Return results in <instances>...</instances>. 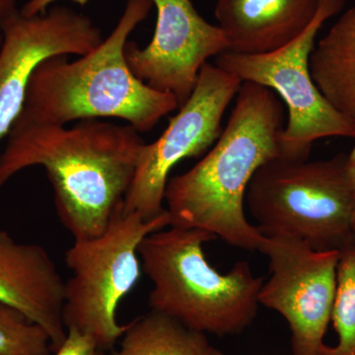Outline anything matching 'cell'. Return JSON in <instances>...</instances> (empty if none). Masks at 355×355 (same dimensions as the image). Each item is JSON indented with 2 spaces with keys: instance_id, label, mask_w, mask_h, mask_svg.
Listing matches in <instances>:
<instances>
[{
  "instance_id": "cell-3",
  "label": "cell",
  "mask_w": 355,
  "mask_h": 355,
  "mask_svg": "<svg viewBox=\"0 0 355 355\" xmlns=\"http://www.w3.org/2000/svg\"><path fill=\"white\" fill-rule=\"evenodd\" d=\"M153 6V0H127L118 24L94 50L73 62L65 55L43 60L33 72L19 116L62 125L120 119L139 133L153 130L179 105L170 93L139 80L125 57L128 37Z\"/></svg>"
},
{
  "instance_id": "cell-18",
  "label": "cell",
  "mask_w": 355,
  "mask_h": 355,
  "mask_svg": "<svg viewBox=\"0 0 355 355\" xmlns=\"http://www.w3.org/2000/svg\"><path fill=\"white\" fill-rule=\"evenodd\" d=\"M104 352L90 336L69 329L64 343L53 355H104Z\"/></svg>"
},
{
  "instance_id": "cell-7",
  "label": "cell",
  "mask_w": 355,
  "mask_h": 355,
  "mask_svg": "<svg viewBox=\"0 0 355 355\" xmlns=\"http://www.w3.org/2000/svg\"><path fill=\"white\" fill-rule=\"evenodd\" d=\"M345 0H319L314 19L291 43L260 55L226 51L216 65L237 77L270 88L286 105L287 121L280 139L282 157L308 160L311 148L324 137L354 139L355 125L334 108L314 83L310 57L318 33L342 10Z\"/></svg>"
},
{
  "instance_id": "cell-19",
  "label": "cell",
  "mask_w": 355,
  "mask_h": 355,
  "mask_svg": "<svg viewBox=\"0 0 355 355\" xmlns=\"http://www.w3.org/2000/svg\"><path fill=\"white\" fill-rule=\"evenodd\" d=\"M58 1L60 0H28L20 9V12L27 16L38 15V14L46 12L53 3ZM69 1L76 2L83 6L90 0H69Z\"/></svg>"
},
{
  "instance_id": "cell-12",
  "label": "cell",
  "mask_w": 355,
  "mask_h": 355,
  "mask_svg": "<svg viewBox=\"0 0 355 355\" xmlns=\"http://www.w3.org/2000/svg\"><path fill=\"white\" fill-rule=\"evenodd\" d=\"M65 282L44 247L20 243L0 229V302L39 324L57 350L67 338Z\"/></svg>"
},
{
  "instance_id": "cell-2",
  "label": "cell",
  "mask_w": 355,
  "mask_h": 355,
  "mask_svg": "<svg viewBox=\"0 0 355 355\" xmlns=\"http://www.w3.org/2000/svg\"><path fill=\"white\" fill-rule=\"evenodd\" d=\"M284 103L270 88L242 83L234 108L209 153L168 181L170 226L207 231L233 247L259 250L265 235L245 216L254 173L282 157Z\"/></svg>"
},
{
  "instance_id": "cell-6",
  "label": "cell",
  "mask_w": 355,
  "mask_h": 355,
  "mask_svg": "<svg viewBox=\"0 0 355 355\" xmlns=\"http://www.w3.org/2000/svg\"><path fill=\"white\" fill-rule=\"evenodd\" d=\"M170 221L167 209L146 220L121 205L101 235L74 240L65 254L72 273L64 288L67 330L90 336L105 352L113 349L128 329V324L116 322V309L141 275L140 243L170 226Z\"/></svg>"
},
{
  "instance_id": "cell-4",
  "label": "cell",
  "mask_w": 355,
  "mask_h": 355,
  "mask_svg": "<svg viewBox=\"0 0 355 355\" xmlns=\"http://www.w3.org/2000/svg\"><path fill=\"white\" fill-rule=\"evenodd\" d=\"M217 238L197 228L168 226L147 235L139 247L141 268L153 284L151 310L203 334L243 333L258 314L259 293L265 284L246 261L228 272L214 268L203 251Z\"/></svg>"
},
{
  "instance_id": "cell-8",
  "label": "cell",
  "mask_w": 355,
  "mask_h": 355,
  "mask_svg": "<svg viewBox=\"0 0 355 355\" xmlns=\"http://www.w3.org/2000/svg\"><path fill=\"white\" fill-rule=\"evenodd\" d=\"M241 81L216 64H205L189 99L155 141L144 144L123 209L146 220L160 216L168 176L186 158L198 157L216 144L221 121Z\"/></svg>"
},
{
  "instance_id": "cell-21",
  "label": "cell",
  "mask_w": 355,
  "mask_h": 355,
  "mask_svg": "<svg viewBox=\"0 0 355 355\" xmlns=\"http://www.w3.org/2000/svg\"><path fill=\"white\" fill-rule=\"evenodd\" d=\"M347 168L350 182H352V187H354L355 191V146L352 149V153H349V155L347 156Z\"/></svg>"
},
{
  "instance_id": "cell-9",
  "label": "cell",
  "mask_w": 355,
  "mask_h": 355,
  "mask_svg": "<svg viewBox=\"0 0 355 355\" xmlns=\"http://www.w3.org/2000/svg\"><path fill=\"white\" fill-rule=\"evenodd\" d=\"M258 251L270 261L272 275L259 303L288 324L293 355H320L335 300L340 251H316L284 236H265Z\"/></svg>"
},
{
  "instance_id": "cell-13",
  "label": "cell",
  "mask_w": 355,
  "mask_h": 355,
  "mask_svg": "<svg viewBox=\"0 0 355 355\" xmlns=\"http://www.w3.org/2000/svg\"><path fill=\"white\" fill-rule=\"evenodd\" d=\"M318 6L319 0H217L216 17L228 51L260 55L297 38Z\"/></svg>"
},
{
  "instance_id": "cell-17",
  "label": "cell",
  "mask_w": 355,
  "mask_h": 355,
  "mask_svg": "<svg viewBox=\"0 0 355 355\" xmlns=\"http://www.w3.org/2000/svg\"><path fill=\"white\" fill-rule=\"evenodd\" d=\"M50 336L12 306L0 302V355H50Z\"/></svg>"
},
{
  "instance_id": "cell-22",
  "label": "cell",
  "mask_w": 355,
  "mask_h": 355,
  "mask_svg": "<svg viewBox=\"0 0 355 355\" xmlns=\"http://www.w3.org/2000/svg\"><path fill=\"white\" fill-rule=\"evenodd\" d=\"M1 44H2V33H1V30H0V46H1Z\"/></svg>"
},
{
  "instance_id": "cell-11",
  "label": "cell",
  "mask_w": 355,
  "mask_h": 355,
  "mask_svg": "<svg viewBox=\"0 0 355 355\" xmlns=\"http://www.w3.org/2000/svg\"><path fill=\"white\" fill-rule=\"evenodd\" d=\"M157 10L150 43L125 44L128 67L139 80L176 98L180 107L196 87L207 60L228 51L218 25L203 19L191 0H153Z\"/></svg>"
},
{
  "instance_id": "cell-10",
  "label": "cell",
  "mask_w": 355,
  "mask_h": 355,
  "mask_svg": "<svg viewBox=\"0 0 355 355\" xmlns=\"http://www.w3.org/2000/svg\"><path fill=\"white\" fill-rule=\"evenodd\" d=\"M0 144L24 108L34 70L58 55L90 53L102 43L101 29L86 16L65 6L27 16L16 12L0 22Z\"/></svg>"
},
{
  "instance_id": "cell-16",
  "label": "cell",
  "mask_w": 355,
  "mask_h": 355,
  "mask_svg": "<svg viewBox=\"0 0 355 355\" xmlns=\"http://www.w3.org/2000/svg\"><path fill=\"white\" fill-rule=\"evenodd\" d=\"M331 320L338 343L324 345L320 355H355V244L340 252Z\"/></svg>"
},
{
  "instance_id": "cell-20",
  "label": "cell",
  "mask_w": 355,
  "mask_h": 355,
  "mask_svg": "<svg viewBox=\"0 0 355 355\" xmlns=\"http://www.w3.org/2000/svg\"><path fill=\"white\" fill-rule=\"evenodd\" d=\"M17 10L16 0H0V22Z\"/></svg>"
},
{
  "instance_id": "cell-5",
  "label": "cell",
  "mask_w": 355,
  "mask_h": 355,
  "mask_svg": "<svg viewBox=\"0 0 355 355\" xmlns=\"http://www.w3.org/2000/svg\"><path fill=\"white\" fill-rule=\"evenodd\" d=\"M246 202L263 235L295 238L316 251L355 244V191L343 154L273 159L254 173Z\"/></svg>"
},
{
  "instance_id": "cell-14",
  "label": "cell",
  "mask_w": 355,
  "mask_h": 355,
  "mask_svg": "<svg viewBox=\"0 0 355 355\" xmlns=\"http://www.w3.org/2000/svg\"><path fill=\"white\" fill-rule=\"evenodd\" d=\"M310 70L322 94L355 125V4L318 42Z\"/></svg>"
},
{
  "instance_id": "cell-15",
  "label": "cell",
  "mask_w": 355,
  "mask_h": 355,
  "mask_svg": "<svg viewBox=\"0 0 355 355\" xmlns=\"http://www.w3.org/2000/svg\"><path fill=\"white\" fill-rule=\"evenodd\" d=\"M110 355H225L205 334L150 310L130 324L120 347Z\"/></svg>"
},
{
  "instance_id": "cell-1",
  "label": "cell",
  "mask_w": 355,
  "mask_h": 355,
  "mask_svg": "<svg viewBox=\"0 0 355 355\" xmlns=\"http://www.w3.org/2000/svg\"><path fill=\"white\" fill-rule=\"evenodd\" d=\"M144 144L128 123L85 120L69 128L19 116L0 153V190L41 166L62 225L74 240L96 237L123 205Z\"/></svg>"
}]
</instances>
